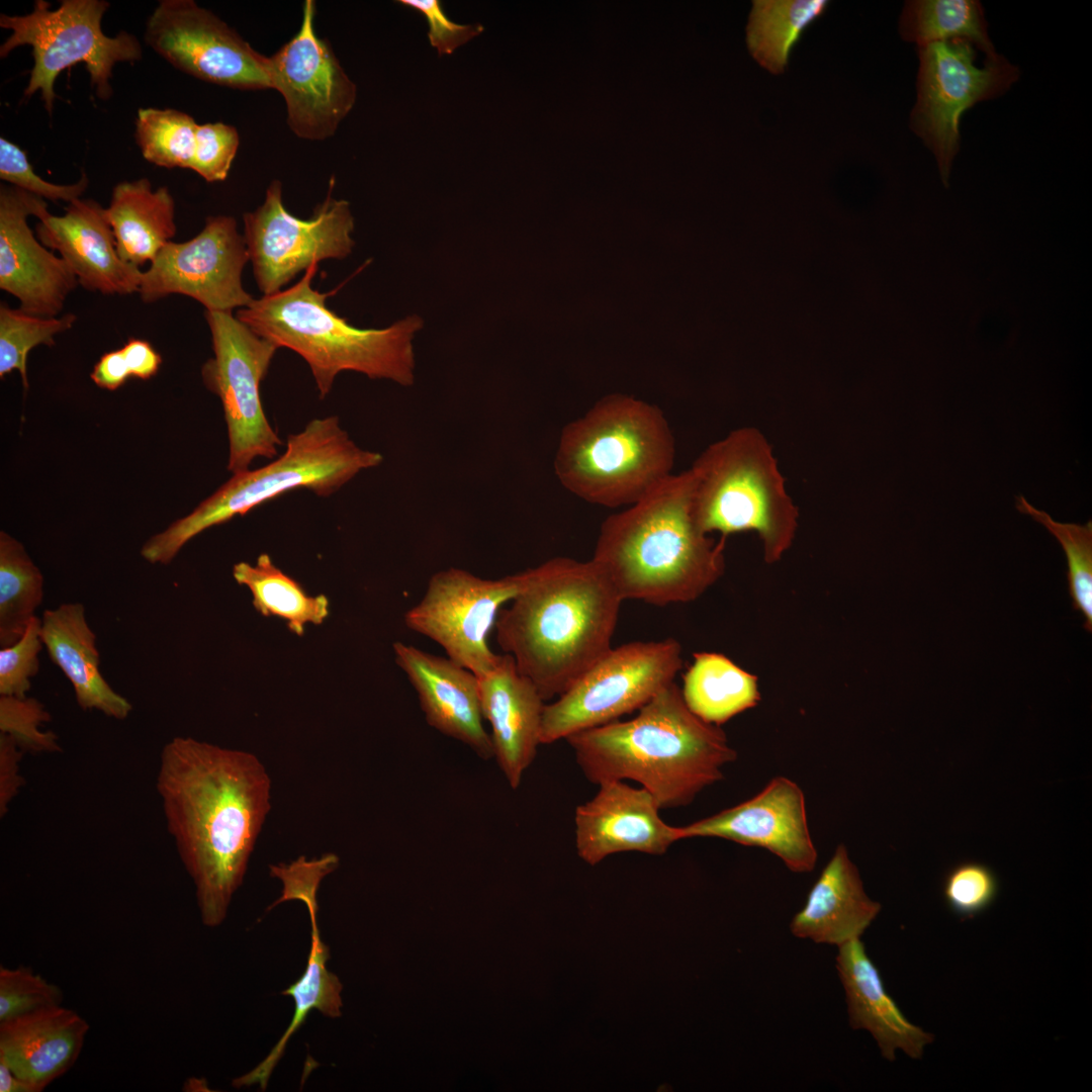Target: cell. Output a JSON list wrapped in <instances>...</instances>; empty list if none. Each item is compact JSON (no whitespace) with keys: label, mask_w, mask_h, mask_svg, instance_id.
Returning <instances> with one entry per match:
<instances>
[{"label":"cell","mask_w":1092,"mask_h":1092,"mask_svg":"<svg viewBox=\"0 0 1092 1092\" xmlns=\"http://www.w3.org/2000/svg\"><path fill=\"white\" fill-rule=\"evenodd\" d=\"M156 789L201 920L218 926L271 809V779L253 753L174 737L162 749Z\"/></svg>","instance_id":"obj_1"},{"label":"cell","mask_w":1092,"mask_h":1092,"mask_svg":"<svg viewBox=\"0 0 1092 1092\" xmlns=\"http://www.w3.org/2000/svg\"><path fill=\"white\" fill-rule=\"evenodd\" d=\"M622 602L592 559L554 557L524 571L521 590L498 613L496 642L547 701L612 648Z\"/></svg>","instance_id":"obj_2"},{"label":"cell","mask_w":1092,"mask_h":1092,"mask_svg":"<svg viewBox=\"0 0 1092 1092\" xmlns=\"http://www.w3.org/2000/svg\"><path fill=\"white\" fill-rule=\"evenodd\" d=\"M628 721H613L566 738L585 778L597 785L635 781L660 809L691 804L699 793L723 779L737 752L719 726L687 707L670 684Z\"/></svg>","instance_id":"obj_3"},{"label":"cell","mask_w":1092,"mask_h":1092,"mask_svg":"<svg viewBox=\"0 0 1092 1092\" xmlns=\"http://www.w3.org/2000/svg\"><path fill=\"white\" fill-rule=\"evenodd\" d=\"M692 487L690 469L671 474L602 523L592 560L623 601L689 603L722 576L725 539L697 526Z\"/></svg>","instance_id":"obj_4"},{"label":"cell","mask_w":1092,"mask_h":1092,"mask_svg":"<svg viewBox=\"0 0 1092 1092\" xmlns=\"http://www.w3.org/2000/svg\"><path fill=\"white\" fill-rule=\"evenodd\" d=\"M317 264L305 270L293 286L254 299L236 317L278 348L301 356L313 375L320 398L327 396L336 376L356 371L372 379L401 385L414 382L413 339L423 321L416 314L384 329H359L331 310L330 293L312 287Z\"/></svg>","instance_id":"obj_5"},{"label":"cell","mask_w":1092,"mask_h":1092,"mask_svg":"<svg viewBox=\"0 0 1092 1092\" xmlns=\"http://www.w3.org/2000/svg\"><path fill=\"white\" fill-rule=\"evenodd\" d=\"M674 455L673 435L659 407L611 394L563 428L554 468L573 494L618 508L635 504L670 476Z\"/></svg>","instance_id":"obj_6"},{"label":"cell","mask_w":1092,"mask_h":1092,"mask_svg":"<svg viewBox=\"0 0 1092 1092\" xmlns=\"http://www.w3.org/2000/svg\"><path fill=\"white\" fill-rule=\"evenodd\" d=\"M382 460L381 454L358 447L338 417L311 420L301 432L287 437L286 450L279 458L256 470L233 474L189 515L151 537L141 555L152 564H168L187 542L213 526L245 516L295 488L329 496Z\"/></svg>","instance_id":"obj_7"},{"label":"cell","mask_w":1092,"mask_h":1092,"mask_svg":"<svg viewBox=\"0 0 1092 1092\" xmlns=\"http://www.w3.org/2000/svg\"><path fill=\"white\" fill-rule=\"evenodd\" d=\"M693 477L692 512L706 535L752 531L767 563L779 561L792 546L798 507L787 491L772 447L754 427L732 430L710 444L689 468Z\"/></svg>","instance_id":"obj_8"},{"label":"cell","mask_w":1092,"mask_h":1092,"mask_svg":"<svg viewBox=\"0 0 1092 1092\" xmlns=\"http://www.w3.org/2000/svg\"><path fill=\"white\" fill-rule=\"evenodd\" d=\"M109 6L104 0H62L51 10L48 1L36 0L28 14L0 15V26L11 30L0 47V57L20 46L32 48L33 67L25 97L40 91L51 113L57 77L77 63L86 65L96 95L103 100L111 97L114 65L141 60L143 50L139 39L124 30L112 37L104 34L101 21Z\"/></svg>","instance_id":"obj_9"},{"label":"cell","mask_w":1092,"mask_h":1092,"mask_svg":"<svg viewBox=\"0 0 1092 1092\" xmlns=\"http://www.w3.org/2000/svg\"><path fill=\"white\" fill-rule=\"evenodd\" d=\"M681 664V646L672 638L612 647L557 701L544 706L541 744L638 711L673 682Z\"/></svg>","instance_id":"obj_10"},{"label":"cell","mask_w":1092,"mask_h":1092,"mask_svg":"<svg viewBox=\"0 0 1092 1092\" xmlns=\"http://www.w3.org/2000/svg\"><path fill=\"white\" fill-rule=\"evenodd\" d=\"M204 316L213 357L203 364L201 375L221 401L230 444L228 470L236 474L249 470L255 458H274L282 444L260 398V384L278 347L232 312L205 310Z\"/></svg>","instance_id":"obj_11"},{"label":"cell","mask_w":1092,"mask_h":1092,"mask_svg":"<svg viewBox=\"0 0 1092 1092\" xmlns=\"http://www.w3.org/2000/svg\"><path fill=\"white\" fill-rule=\"evenodd\" d=\"M917 100L910 126L933 153L942 183L947 186L952 161L960 150L963 113L1005 93L1019 70L999 56L976 66L974 46L964 39L918 47Z\"/></svg>","instance_id":"obj_12"},{"label":"cell","mask_w":1092,"mask_h":1092,"mask_svg":"<svg viewBox=\"0 0 1092 1092\" xmlns=\"http://www.w3.org/2000/svg\"><path fill=\"white\" fill-rule=\"evenodd\" d=\"M301 219L282 200V184L270 183L264 202L244 214V239L255 281L263 295L276 293L299 272L326 259H344L353 250L354 217L350 204L332 197Z\"/></svg>","instance_id":"obj_13"},{"label":"cell","mask_w":1092,"mask_h":1092,"mask_svg":"<svg viewBox=\"0 0 1092 1092\" xmlns=\"http://www.w3.org/2000/svg\"><path fill=\"white\" fill-rule=\"evenodd\" d=\"M523 582L524 571L486 579L449 567L431 576L421 601L404 614V623L481 677L499 657L489 648L488 635L499 611L519 594Z\"/></svg>","instance_id":"obj_14"},{"label":"cell","mask_w":1092,"mask_h":1092,"mask_svg":"<svg viewBox=\"0 0 1092 1092\" xmlns=\"http://www.w3.org/2000/svg\"><path fill=\"white\" fill-rule=\"evenodd\" d=\"M145 40L197 79L241 90L271 89L268 57L193 0L159 1L147 21Z\"/></svg>","instance_id":"obj_15"},{"label":"cell","mask_w":1092,"mask_h":1092,"mask_svg":"<svg viewBox=\"0 0 1092 1092\" xmlns=\"http://www.w3.org/2000/svg\"><path fill=\"white\" fill-rule=\"evenodd\" d=\"M248 261L247 245L236 219L208 216L197 236L163 247L143 272L139 294L145 303L182 294L200 302L205 310L232 312L255 299L242 283Z\"/></svg>","instance_id":"obj_16"},{"label":"cell","mask_w":1092,"mask_h":1092,"mask_svg":"<svg viewBox=\"0 0 1092 1092\" xmlns=\"http://www.w3.org/2000/svg\"><path fill=\"white\" fill-rule=\"evenodd\" d=\"M315 2L305 0L300 27L294 36L268 57L271 89L286 106V121L299 139L322 142L337 131L354 107L357 87L330 42L314 28Z\"/></svg>","instance_id":"obj_17"},{"label":"cell","mask_w":1092,"mask_h":1092,"mask_svg":"<svg viewBox=\"0 0 1092 1092\" xmlns=\"http://www.w3.org/2000/svg\"><path fill=\"white\" fill-rule=\"evenodd\" d=\"M46 200L12 185L0 186V289L29 314L57 317L79 284L62 258L44 247L27 218L48 212Z\"/></svg>","instance_id":"obj_18"},{"label":"cell","mask_w":1092,"mask_h":1092,"mask_svg":"<svg viewBox=\"0 0 1092 1092\" xmlns=\"http://www.w3.org/2000/svg\"><path fill=\"white\" fill-rule=\"evenodd\" d=\"M677 834L679 840L717 837L761 847L795 873L813 871L817 860L804 793L785 777L774 778L758 794L740 804L677 827Z\"/></svg>","instance_id":"obj_19"},{"label":"cell","mask_w":1092,"mask_h":1092,"mask_svg":"<svg viewBox=\"0 0 1092 1092\" xmlns=\"http://www.w3.org/2000/svg\"><path fill=\"white\" fill-rule=\"evenodd\" d=\"M339 864L335 853H326L318 858L307 859L299 856L289 863L270 866V875L282 882L283 888L278 898L269 908L292 900L304 903L311 926L310 949L305 972L281 994L290 996L294 1001V1013L290 1024L268 1056L252 1071L233 1081L235 1088L258 1085L265 1090L270 1076L280 1061L290 1037L304 1023L311 1010L336 1018L341 1015L342 984L339 978L327 969L330 959L329 947L322 941L316 922V893L323 879L334 872Z\"/></svg>","instance_id":"obj_20"},{"label":"cell","mask_w":1092,"mask_h":1092,"mask_svg":"<svg viewBox=\"0 0 1092 1092\" xmlns=\"http://www.w3.org/2000/svg\"><path fill=\"white\" fill-rule=\"evenodd\" d=\"M599 786L596 796L575 809V845L583 860L596 864L626 851L663 854L679 840L677 827L660 818V808L646 789L623 781Z\"/></svg>","instance_id":"obj_21"},{"label":"cell","mask_w":1092,"mask_h":1092,"mask_svg":"<svg viewBox=\"0 0 1092 1092\" xmlns=\"http://www.w3.org/2000/svg\"><path fill=\"white\" fill-rule=\"evenodd\" d=\"M38 241L57 251L79 284L103 294L139 292L143 272L124 262L116 250L106 208L92 199H76L63 215L49 211L35 225Z\"/></svg>","instance_id":"obj_22"},{"label":"cell","mask_w":1092,"mask_h":1092,"mask_svg":"<svg viewBox=\"0 0 1092 1092\" xmlns=\"http://www.w3.org/2000/svg\"><path fill=\"white\" fill-rule=\"evenodd\" d=\"M393 651L417 692L427 723L481 758L493 757L491 738L483 726L478 677L449 657L413 645L395 642Z\"/></svg>","instance_id":"obj_23"},{"label":"cell","mask_w":1092,"mask_h":1092,"mask_svg":"<svg viewBox=\"0 0 1092 1092\" xmlns=\"http://www.w3.org/2000/svg\"><path fill=\"white\" fill-rule=\"evenodd\" d=\"M478 679L482 716L491 727L493 757L510 787L517 789L541 744L544 700L508 653L499 654L492 669Z\"/></svg>","instance_id":"obj_24"},{"label":"cell","mask_w":1092,"mask_h":1092,"mask_svg":"<svg viewBox=\"0 0 1092 1092\" xmlns=\"http://www.w3.org/2000/svg\"><path fill=\"white\" fill-rule=\"evenodd\" d=\"M88 1030L62 1005L0 1022V1062L40 1092L75 1064Z\"/></svg>","instance_id":"obj_25"},{"label":"cell","mask_w":1092,"mask_h":1092,"mask_svg":"<svg viewBox=\"0 0 1092 1092\" xmlns=\"http://www.w3.org/2000/svg\"><path fill=\"white\" fill-rule=\"evenodd\" d=\"M836 970L845 991L850 1026L871 1032L886 1060L894 1061L897 1050L920 1059L933 1034L905 1017L887 993L859 938L838 946Z\"/></svg>","instance_id":"obj_26"},{"label":"cell","mask_w":1092,"mask_h":1092,"mask_svg":"<svg viewBox=\"0 0 1092 1092\" xmlns=\"http://www.w3.org/2000/svg\"><path fill=\"white\" fill-rule=\"evenodd\" d=\"M880 910V903L866 894L845 845L839 844L790 928L797 937L839 946L859 938Z\"/></svg>","instance_id":"obj_27"},{"label":"cell","mask_w":1092,"mask_h":1092,"mask_svg":"<svg viewBox=\"0 0 1092 1092\" xmlns=\"http://www.w3.org/2000/svg\"><path fill=\"white\" fill-rule=\"evenodd\" d=\"M40 620L43 646L72 684L79 707L116 720L126 719L132 705L112 689L100 671L96 635L88 624L84 605L62 604L46 610Z\"/></svg>","instance_id":"obj_28"},{"label":"cell","mask_w":1092,"mask_h":1092,"mask_svg":"<svg viewBox=\"0 0 1092 1092\" xmlns=\"http://www.w3.org/2000/svg\"><path fill=\"white\" fill-rule=\"evenodd\" d=\"M106 213L119 257L138 268L176 235L173 196L166 186L154 190L146 178L116 184Z\"/></svg>","instance_id":"obj_29"},{"label":"cell","mask_w":1092,"mask_h":1092,"mask_svg":"<svg viewBox=\"0 0 1092 1092\" xmlns=\"http://www.w3.org/2000/svg\"><path fill=\"white\" fill-rule=\"evenodd\" d=\"M680 692L692 713L716 726L755 707L760 699L756 677L714 652L694 655Z\"/></svg>","instance_id":"obj_30"},{"label":"cell","mask_w":1092,"mask_h":1092,"mask_svg":"<svg viewBox=\"0 0 1092 1092\" xmlns=\"http://www.w3.org/2000/svg\"><path fill=\"white\" fill-rule=\"evenodd\" d=\"M233 576L250 589L253 606L261 615L284 620L296 635H303L308 624H322L330 614L326 596H309L267 553L260 554L255 564L244 561L235 564Z\"/></svg>","instance_id":"obj_31"},{"label":"cell","mask_w":1092,"mask_h":1092,"mask_svg":"<svg viewBox=\"0 0 1092 1092\" xmlns=\"http://www.w3.org/2000/svg\"><path fill=\"white\" fill-rule=\"evenodd\" d=\"M829 6L825 0H757L746 29L748 50L769 73L783 74L805 30Z\"/></svg>","instance_id":"obj_32"},{"label":"cell","mask_w":1092,"mask_h":1092,"mask_svg":"<svg viewBox=\"0 0 1092 1092\" xmlns=\"http://www.w3.org/2000/svg\"><path fill=\"white\" fill-rule=\"evenodd\" d=\"M899 30L901 36L922 47L932 42L964 39L997 59L988 34L984 10L976 0H914L904 5Z\"/></svg>","instance_id":"obj_33"},{"label":"cell","mask_w":1092,"mask_h":1092,"mask_svg":"<svg viewBox=\"0 0 1092 1092\" xmlns=\"http://www.w3.org/2000/svg\"><path fill=\"white\" fill-rule=\"evenodd\" d=\"M43 576L23 545L0 532V647L15 643L43 600Z\"/></svg>","instance_id":"obj_34"},{"label":"cell","mask_w":1092,"mask_h":1092,"mask_svg":"<svg viewBox=\"0 0 1092 1092\" xmlns=\"http://www.w3.org/2000/svg\"><path fill=\"white\" fill-rule=\"evenodd\" d=\"M198 123L172 108H140L134 138L143 157L164 168L191 169Z\"/></svg>","instance_id":"obj_35"},{"label":"cell","mask_w":1092,"mask_h":1092,"mask_svg":"<svg viewBox=\"0 0 1092 1092\" xmlns=\"http://www.w3.org/2000/svg\"><path fill=\"white\" fill-rule=\"evenodd\" d=\"M77 320L74 313L60 317H42L29 314L18 308L10 307L6 302L0 304V377L4 378L13 370L21 376L22 384L28 388L27 357L36 346L52 347L55 337L73 327Z\"/></svg>","instance_id":"obj_36"},{"label":"cell","mask_w":1092,"mask_h":1092,"mask_svg":"<svg viewBox=\"0 0 1092 1092\" xmlns=\"http://www.w3.org/2000/svg\"><path fill=\"white\" fill-rule=\"evenodd\" d=\"M1017 510L1043 525L1060 542L1068 563V584L1072 606L1085 618L1084 628L1092 631V522L1085 525L1060 523L1018 496Z\"/></svg>","instance_id":"obj_37"},{"label":"cell","mask_w":1092,"mask_h":1092,"mask_svg":"<svg viewBox=\"0 0 1092 1092\" xmlns=\"http://www.w3.org/2000/svg\"><path fill=\"white\" fill-rule=\"evenodd\" d=\"M61 989L29 967L0 968V1022L62 1004Z\"/></svg>","instance_id":"obj_38"},{"label":"cell","mask_w":1092,"mask_h":1092,"mask_svg":"<svg viewBox=\"0 0 1092 1092\" xmlns=\"http://www.w3.org/2000/svg\"><path fill=\"white\" fill-rule=\"evenodd\" d=\"M51 715L37 699L0 696V731L10 736L24 751L56 752L61 747L58 736L42 731Z\"/></svg>","instance_id":"obj_39"},{"label":"cell","mask_w":1092,"mask_h":1092,"mask_svg":"<svg viewBox=\"0 0 1092 1092\" xmlns=\"http://www.w3.org/2000/svg\"><path fill=\"white\" fill-rule=\"evenodd\" d=\"M999 882L986 864L966 861L951 869L943 882V898L948 908L961 918H973L995 901Z\"/></svg>","instance_id":"obj_40"},{"label":"cell","mask_w":1092,"mask_h":1092,"mask_svg":"<svg viewBox=\"0 0 1092 1092\" xmlns=\"http://www.w3.org/2000/svg\"><path fill=\"white\" fill-rule=\"evenodd\" d=\"M42 646L41 620L35 616L15 643L0 649V696L27 697Z\"/></svg>","instance_id":"obj_41"},{"label":"cell","mask_w":1092,"mask_h":1092,"mask_svg":"<svg viewBox=\"0 0 1092 1092\" xmlns=\"http://www.w3.org/2000/svg\"><path fill=\"white\" fill-rule=\"evenodd\" d=\"M0 178L10 185L52 201L68 203L79 199L88 186L85 173L70 185H59L42 180L32 169L26 154L15 144L0 138Z\"/></svg>","instance_id":"obj_42"},{"label":"cell","mask_w":1092,"mask_h":1092,"mask_svg":"<svg viewBox=\"0 0 1092 1092\" xmlns=\"http://www.w3.org/2000/svg\"><path fill=\"white\" fill-rule=\"evenodd\" d=\"M239 146L235 126L223 122L198 124L191 170L209 183L225 180Z\"/></svg>","instance_id":"obj_43"},{"label":"cell","mask_w":1092,"mask_h":1092,"mask_svg":"<svg viewBox=\"0 0 1092 1092\" xmlns=\"http://www.w3.org/2000/svg\"><path fill=\"white\" fill-rule=\"evenodd\" d=\"M398 3L422 13L428 22V38L439 54L451 55L457 48L479 35L481 24H459L447 17L438 0H399Z\"/></svg>","instance_id":"obj_44"},{"label":"cell","mask_w":1092,"mask_h":1092,"mask_svg":"<svg viewBox=\"0 0 1092 1092\" xmlns=\"http://www.w3.org/2000/svg\"><path fill=\"white\" fill-rule=\"evenodd\" d=\"M23 750L8 735L0 734V814L5 815L10 802L23 786L20 760Z\"/></svg>","instance_id":"obj_45"},{"label":"cell","mask_w":1092,"mask_h":1092,"mask_svg":"<svg viewBox=\"0 0 1092 1092\" xmlns=\"http://www.w3.org/2000/svg\"><path fill=\"white\" fill-rule=\"evenodd\" d=\"M121 351L130 376L147 380L158 373L162 357L149 342L130 338Z\"/></svg>","instance_id":"obj_46"},{"label":"cell","mask_w":1092,"mask_h":1092,"mask_svg":"<svg viewBox=\"0 0 1092 1092\" xmlns=\"http://www.w3.org/2000/svg\"><path fill=\"white\" fill-rule=\"evenodd\" d=\"M90 377L100 388L115 390L131 377L121 349L103 354Z\"/></svg>","instance_id":"obj_47"},{"label":"cell","mask_w":1092,"mask_h":1092,"mask_svg":"<svg viewBox=\"0 0 1092 1092\" xmlns=\"http://www.w3.org/2000/svg\"><path fill=\"white\" fill-rule=\"evenodd\" d=\"M0 1092H38L35 1087L16 1076L0 1062Z\"/></svg>","instance_id":"obj_48"}]
</instances>
